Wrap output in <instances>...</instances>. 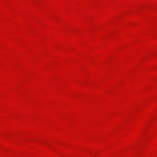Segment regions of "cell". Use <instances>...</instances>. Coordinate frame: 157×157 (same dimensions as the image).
<instances>
[{"mask_svg":"<svg viewBox=\"0 0 157 157\" xmlns=\"http://www.w3.org/2000/svg\"><path fill=\"white\" fill-rule=\"evenodd\" d=\"M54 113H56L54 106H49V105H46V106H45V114H51V116H52Z\"/></svg>","mask_w":157,"mask_h":157,"instance_id":"1","label":"cell"},{"mask_svg":"<svg viewBox=\"0 0 157 157\" xmlns=\"http://www.w3.org/2000/svg\"><path fill=\"white\" fill-rule=\"evenodd\" d=\"M54 82H46V85H45V90L46 91H51V90H54Z\"/></svg>","mask_w":157,"mask_h":157,"instance_id":"2","label":"cell"},{"mask_svg":"<svg viewBox=\"0 0 157 157\" xmlns=\"http://www.w3.org/2000/svg\"><path fill=\"white\" fill-rule=\"evenodd\" d=\"M66 100H68L66 94H59V96H57V102H63V103H65Z\"/></svg>","mask_w":157,"mask_h":157,"instance_id":"3","label":"cell"}]
</instances>
